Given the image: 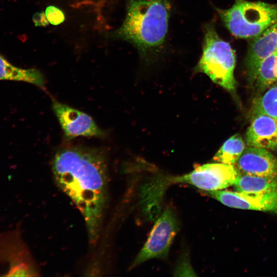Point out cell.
Returning <instances> with one entry per match:
<instances>
[{
  "instance_id": "30bf717a",
  "label": "cell",
  "mask_w": 277,
  "mask_h": 277,
  "mask_svg": "<svg viewBox=\"0 0 277 277\" xmlns=\"http://www.w3.org/2000/svg\"><path fill=\"white\" fill-rule=\"evenodd\" d=\"M234 166L239 174L277 176V157L265 148L246 147Z\"/></svg>"
},
{
  "instance_id": "5b68a950",
  "label": "cell",
  "mask_w": 277,
  "mask_h": 277,
  "mask_svg": "<svg viewBox=\"0 0 277 277\" xmlns=\"http://www.w3.org/2000/svg\"><path fill=\"white\" fill-rule=\"evenodd\" d=\"M0 264L7 266L3 276H38V270L19 227L0 232Z\"/></svg>"
},
{
  "instance_id": "4fadbf2b",
  "label": "cell",
  "mask_w": 277,
  "mask_h": 277,
  "mask_svg": "<svg viewBox=\"0 0 277 277\" xmlns=\"http://www.w3.org/2000/svg\"><path fill=\"white\" fill-rule=\"evenodd\" d=\"M0 80L22 82L44 89L45 80L42 73L34 68L16 67L0 54Z\"/></svg>"
},
{
  "instance_id": "52a82bcc",
  "label": "cell",
  "mask_w": 277,
  "mask_h": 277,
  "mask_svg": "<svg viewBox=\"0 0 277 277\" xmlns=\"http://www.w3.org/2000/svg\"><path fill=\"white\" fill-rule=\"evenodd\" d=\"M177 230L178 222L174 211L170 208L165 209L155 223L131 267L152 259L165 258Z\"/></svg>"
},
{
  "instance_id": "8992f818",
  "label": "cell",
  "mask_w": 277,
  "mask_h": 277,
  "mask_svg": "<svg viewBox=\"0 0 277 277\" xmlns=\"http://www.w3.org/2000/svg\"><path fill=\"white\" fill-rule=\"evenodd\" d=\"M239 173L233 165L208 163L195 167L184 175L170 177L164 183H186L206 191L222 190L233 185Z\"/></svg>"
},
{
  "instance_id": "e0dca14e",
  "label": "cell",
  "mask_w": 277,
  "mask_h": 277,
  "mask_svg": "<svg viewBox=\"0 0 277 277\" xmlns=\"http://www.w3.org/2000/svg\"><path fill=\"white\" fill-rule=\"evenodd\" d=\"M252 116L258 114L268 115L277 120V85L255 98L252 107Z\"/></svg>"
},
{
  "instance_id": "5bb4252c",
  "label": "cell",
  "mask_w": 277,
  "mask_h": 277,
  "mask_svg": "<svg viewBox=\"0 0 277 277\" xmlns=\"http://www.w3.org/2000/svg\"><path fill=\"white\" fill-rule=\"evenodd\" d=\"M236 191L246 193H258L277 189V176H260L239 174L233 185Z\"/></svg>"
},
{
  "instance_id": "44dd1931",
  "label": "cell",
  "mask_w": 277,
  "mask_h": 277,
  "mask_svg": "<svg viewBox=\"0 0 277 277\" xmlns=\"http://www.w3.org/2000/svg\"><path fill=\"white\" fill-rule=\"evenodd\" d=\"M93 1H94H94H95V0H93ZM89 1L90 2V1H91V0H89Z\"/></svg>"
},
{
  "instance_id": "3957f363",
  "label": "cell",
  "mask_w": 277,
  "mask_h": 277,
  "mask_svg": "<svg viewBox=\"0 0 277 277\" xmlns=\"http://www.w3.org/2000/svg\"><path fill=\"white\" fill-rule=\"evenodd\" d=\"M235 54L229 43L218 35L214 25L205 28L203 51L196 70L207 75L211 80L229 92L235 90L234 77Z\"/></svg>"
},
{
  "instance_id": "ffe728a7",
  "label": "cell",
  "mask_w": 277,
  "mask_h": 277,
  "mask_svg": "<svg viewBox=\"0 0 277 277\" xmlns=\"http://www.w3.org/2000/svg\"><path fill=\"white\" fill-rule=\"evenodd\" d=\"M273 150L275 151H277V139H276V142L274 148Z\"/></svg>"
},
{
  "instance_id": "9a60e30c",
  "label": "cell",
  "mask_w": 277,
  "mask_h": 277,
  "mask_svg": "<svg viewBox=\"0 0 277 277\" xmlns=\"http://www.w3.org/2000/svg\"><path fill=\"white\" fill-rule=\"evenodd\" d=\"M245 148L242 137L239 134H235L224 142L214 156L213 160L234 166Z\"/></svg>"
},
{
  "instance_id": "277c9868",
  "label": "cell",
  "mask_w": 277,
  "mask_h": 277,
  "mask_svg": "<svg viewBox=\"0 0 277 277\" xmlns=\"http://www.w3.org/2000/svg\"><path fill=\"white\" fill-rule=\"evenodd\" d=\"M225 26L234 36L255 37L277 21V5L236 0L226 10H218Z\"/></svg>"
},
{
  "instance_id": "6da1fadb",
  "label": "cell",
  "mask_w": 277,
  "mask_h": 277,
  "mask_svg": "<svg viewBox=\"0 0 277 277\" xmlns=\"http://www.w3.org/2000/svg\"><path fill=\"white\" fill-rule=\"evenodd\" d=\"M52 170L58 187L81 212L89 241L94 244L100 235L107 197L106 154L91 147H64L54 154Z\"/></svg>"
},
{
  "instance_id": "7a4b0ae2",
  "label": "cell",
  "mask_w": 277,
  "mask_h": 277,
  "mask_svg": "<svg viewBox=\"0 0 277 277\" xmlns=\"http://www.w3.org/2000/svg\"><path fill=\"white\" fill-rule=\"evenodd\" d=\"M170 6V0H128L125 18L111 35L143 54L156 51L166 38Z\"/></svg>"
},
{
  "instance_id": "d6986e66",
  "label": "cell",
  "mask_w": 277,
  "mask_h": 277,
  "mask_svg": "<svg viewBox=\"0 0 277 277\" xmlns=\"http://www.w3.org/2000/svg\"><path fill=\"white\" fill-rule=\"evenodd\" d=\"M32 20L36 27H46L49 23L44 12L35 13L33 16Z\"/></svg>"
},
{
  "instance_id": "2e32d148",
  "label": "cell",
  "mask_w": 277,
  "mask_h": 277,
  "mask_svg": "<svg viewBox=\"0 0 277 277\" xmlns=\"http://www.w3.org/2000/svg\"><path fill=\"white\" fill-rule=\"evenodd\" d=\"M277 81V49L261 64L255 81L256 88L264 91Z\"/></svg>"
},
{
  "instance_id": "7c38bea8",
  "label": "cell",
  "mask_w": 277,
  "mask_h": 277,
  "mask_svg": "<svg viewBox=\"0 0 277 277\" xmlns=\"http://www.w3.org/2000/svg\"><path fill=\"white\" fill-rule=\"evenodd\" d=\"M277 139V120L265 114L252 116L246 133L248 146L273 150Z\"/></svg>"
},
{
  "instance_id": "8fae6325",
  "label": "cell",
  "mask_w": 277,
  "mask_h": 277,
  "mask_svg": "<svg viewBox=\"0 0 277 277\" xmlns=\"http://www.w3.org/2000/svg\"><path fill=\"white\" fill-rule=\"evenodd\" d=\"M277 49V21L255 37L247 55L246 66L248 80L255 82L262 62Z\"/></svg>"
},
{
  "instance_id": "9c48e42d",
  "label": "cell",
  "mask_w": 277,
  "mask_h": 277,
  "mask_svg": "<svg viewBox=\"0 0 277 277\" xmlns=\"http://www.w3.org/2000/svg\"><path fill=\"white\" fill-rule=\"evenodd\" d=\"M206 193L229 207L261 211H277V189L258 193L222 190L208 191Z\"/></svg>"
},
{
  "instance_id": "ba28073f",
  "label": "cell",
  "mask_w": 277,
  "mask_h": 277,
  "mask_svg": "<svg viewBox=\"0 0 277 277\" xmlns=\"http://www.w3.org/2000/svg\"><path fill=\"white\" fill-rule=\"evenodd\" d=\"M52 109L65 137H102L105 133L87 113L64 103L53 100Z\"/></svg>"
},
{
  "instance_id": "ac0fdd59",
  "label": "cell",
  "mask_w": 277,
  "mask_h": 277,
  "mask_svg": "<svg viewBox=\"0 0 277 277\" xmlns=\"http://www.w3.org/2000/svg\"><path fill=\"white\" fill-rule=\"evenodd\" d=\"M45 13L48 22L53 25H60L65 21L64 12L54 6H48Z\"/></svg>"
}]
</instances>
